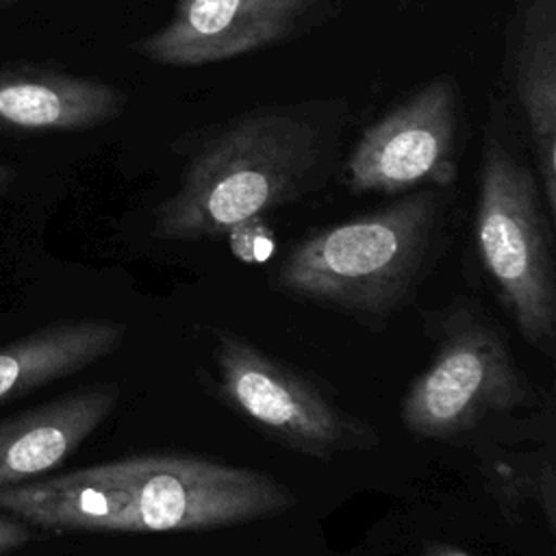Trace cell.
Here are the masks:
<instances>
[{
  "instance_id": "cell-10",
  "label": "cell",
  "mask_w": 556,
  "mask_h": 556,
  "mask_svg": "<svg viewBox=\"0 0 556 556\" xmlns=\"http://www.w3.org/2000/svg\"><path fill=\"white\" fill-rule=\"evenodd\" d=\"M115 382L74 389L0 421V489L43 478L67 460L113 413Z\"/></svg>"
},
{
  "instance_id": "cell-12",
  "label": "cell",
  "mask_w": 556,
  "mask_h": 556,
  "mask_svg": "<svg viewBox=\"0 0 556 556\" xmlns=\"http://www.w3.org/2000/svg\"><path fill=\"white\" fill-rule=\"evenodd\" d=\"M126 339L115 319H63L0 348V404L67 378L113 354Z\"/></svg>"
},
{
  "instance_id": "cell-7",
  "label": "cell",
  "mask_w": 556,
  "mask_h": 556,
  "mask_svg": "<svg viewBox=\"0 0 556 556\" xmlns=\"http://www.w3.org/2000/svg\"><path fill=\"white\" fill-rule=\"evenodd\" d=\"M463 122L458 80L441 74L424 83L363 130L343 163L345 187L352 193L450 189L458 178Z\"/></svg>"
},
{
  "instance_id": "cell-5",
  "label": "cell",
  "mask_w": 556,
  "mask_h": 556,
  "mask_svg": "<svg viewBox=\"0 0 556 556\" xmlns=\"http://www.w3.org/2000/svg\"><path fill=\"white\" fill-rule=\"evenodd\" d=\"M426 330L434 350L400 404V421L413 437L450 441L534 402L504 330L476 300L456 298L426 313Z\"/></svg>"
},
{
  "instance_id": "cell-3",
  "label": "cell",
  "mask_w": 556,
  "mask_h": 556,
  "mask_svg": "<svg viewBox=\"0 0 556 556\" xmlns=\"http://www.w3.org/2000/svg\"><path fill=\"white\" fill-rule=\"evenodd\" d=\"M450 189L419 187L289 248L271 287L298 302L384 326L428 274L447 228Z\"/></svg>"
},
{
  "instance_id": "cell-11",
  "label": "cell",
  "mask_w": 556,
  "mask_h": 556,
  "mask_svg": "<svg viewBox=\"0 0 556 556\" xmlns=\"http://www.w3.org/2000/svg\"><path fill=\"white\" fill-rule=\"evenodd\" d=\"M115 85L50 65L0 67V126L17 130H85L126 109Z\"/></svg>"
},
{
  "instance_id": "cell-14",
  "label": "cell",
  "mask_w": 556,
  "mask_h": 556,
  "mask_svg": "<svg viewBox=\"0 0 556 556\" xmlns=\"http://www.w3.org/2000/svg\"><path fill=\"white\" fill-rule=\"evenodd\" d=\"M419 556H473L471 552L458 547V545H450V543H430L424 547V552Z\"/></svg>"
},
{
  "instance_id": "cell-13",
  "label": "cell",
  "mask_w": 556,
  "mask_h": 556,
  "mask_svg": "<svg viewBox=\"0 0 556 556\" xmlns=\"http://www.w3.org/2000/svg\"><path fill=\"white\" fill-rule=\"evenodd\" d=\"M33 539V532L26 523L15 517L0 515V556L24 547Z\"/></svg>"
},
{
  "instance_id": "cell-6",
  "label": "cell",
  "mask_w": 556,
  "mask_h": 556,
  "mask_svg": "<svg viewBox=\"0 0 556 556\" xmlns=\"http://www.w3.org/2000/svg\"><path fill=\"white\" fill-rule=\"evenodd\" d=\"M215 395L276 443L311 458L371 450L378 432L308 376L230 328L213 330Z\"/></svg>"
},
{
  "instance_id": "cell-16",
  "label": "cell",
  "mask_w": 556,
  "mask_h": 556,
  "mask_svg": "<svg viewBox=\"0 0 556 556\" xmlns=\"http://www.w3.org/2000/svg\"><path fill=\"white\" fill-rule=\"evenodd\" d=\"M13 2H17V0H2V4H4V7H9V4H13Z\"/></svg>"
},
{
  "instance_id": "cell-9",
  "label": "cell",
  "mask_w": 556,
  "mask_h": 556,
  "mask_svg": "<svg viewBox=\"0 0 556 556\" xmlns=\"http://www.w3.org/2000/svg\"><path fill=\"white\" fill-rule=\"evenodd\" d=\"M502 100L526 141L556 219V0H515L504 37Z\"/></svg>"
},
{
  "instance_id": "cell-4",
  "label": "cell",
  "mask_w": 556,
  "mask_h": 556,
  "mask_svg": "<svg viewBox=\"0 0 556 556\" xmlns=\"http://www.w3.org/2000/svg\"><path fill=\"white\" fill-rule=\"evenodd\" d=\"M473 245L495 300L521 339L554 358V217L521 130L497 91L489 96L482 130Z\"/></svg>"
},
{
  "instance_id": "cell-1",
  "label": "cell",
  "mask_w": 556,
  "mask_h": 556,
  "mask_svg": "<svg viewBox=\"0 0 556 556\" xmlns=\"http://www.w3.org/2000/svg\"><path fill=\"white\" fill-rule=\"evenodd\" d=\"M293 506L274 476L193 454L117 458L0 489V513L50 534L200 532Z\"/></svg>"
},
{
  "instance_id": "cell-2",
  "label": "cell",
  "mask_w": 556,
  "mask_h": 556,
  "mask_svg": "<svg viewBox=\"0 0 556 556\" xmlns=\"http://www.w3.org/2000/svg\"><path fill=\"white\" fill-rule=\"evenodd\" d=\"M350 106L343 98L258 106L189 139L178 187L154 211V237L219 239L300 202L337 172Z\"/></svg>"
},
{
  "instance_id": "cell-15",
  "label": "cell",
  "mask_w": 556,
  "mask_h": 556,
  "mask_svg": "<svg viewBox=\"0 0 556 556\" xmlns=\"http://www.w3.org/2000/svg\"><path fill=\"white\" fill-rule=\"evenodd\" d=\"M11 180H13L11 167H7V165L0 161V193H4V189L11 185Z\"/></svg>"
},
{
  "instance_id": "cell-8",
  "label": "cell",
  "mask_w": 556,
  "mask_h": 556,
  "mask_svg": "<svg viewBox=\"0 0 556 556\" xmlns=\"http://www.w3.org/2000/svg\"><path fill=\"white\" fill-rule=\"evenodd\" d=\"M341 0H174L169 20L132 50L159 65L230 61L311 33Z\"/></svg>"
}]
</instances>
